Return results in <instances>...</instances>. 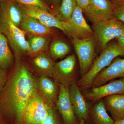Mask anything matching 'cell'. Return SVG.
<instances>
[{"label": "cell", "instance_id": "obj_2", "mask_svg": "<svg viewBox=\"0 0 124 124\" xmlns=\"http://www.w3.org/2000/svg\"><path fill=\"white\" fill-rule=\"evenodd\" d=\"M122 56H124V49L117 42L108 44L93 62L89 70L77 81V85L81 90L84 91L90 88L95 77L115 59Z\"/></svg>", "mask_w": 124, "mask_h": 124}, {"label": "cell", "instance_id": "obj_25", "mask_svg": "<svg viewBox=\"0 0 124 124\" xmlns=\"http://www.w3.org/2000/svg\"><path fill=\"white\" fill-rule=\"evenodd\" d=\"M59 115L55 106L49 104L48 114L41 124H64Z\"/></svg>", "mask_w": 124, "mask_h": 124}, {"label": "cell", "instance_id": "obj_26", "mask_svg": "<svg viewBox=\"0 0 124 124\" xmlns=\"http://www.w3.org/2000/svg\"><path fill=\"white\" fill-rule=\"evenodd\" d=\"M20 4L34 5L38 6L41 8L48 11H50V9L47 5L41 0H11Z\"/></svg>", "mask_w": 124, "mask_h": 124}, {"label": "cell", "instance_id": "obj_38", "mask_svg": "<svg viewBox=\"0 0 124 124\" xmlns=\"http://www.w3.org/2000/svg\"><path fill=\"white\" fill-rule=\"evenodd\" d=\"M42 0V1H43V2H44V0Z\"/></svg>", "mask_w": 124, "mask_h": 124}, {"label": "cell", "instance_id": "obj_11", "mask_svg": "<svg viewBox=\"0 0 124 124\" xmlns=\"http://www.w3.org/2000/svg\"><path fill=\"white\" fill-rule=\"evenodd\" d=\"M27 16L35 18L47 27L56 28L66 33L67 23L59 20L49 11L38 6L18 4Z\"/></svg>", "mask_w": 124, "mask_h": 124}, {"label": "cell", "instance_id": "obj_33", "mask_svg": "<svg viewBox=\"0 0 124 124\" xmlns=\"http://www.w3.org/2000/svg\"><path fill=\"white\" fill-rule=\"evenodd\" d=\"M114 124H124V118L115 122Z\"/></svg>", "mask_w": 124, "mask_h": 124}, {"label": "cell", "instance_id": "obj_10", "mask_svg": "<svg viewBox=\"0 0 124 124\" xmlns=\"http://www.w3.org/2000/svg\"><path fill=\"white\" fill-rule=\"evenodd\" d=\"M115 6L109 0H91L83 11L93 24L113 18Z\"/></svg>", "mask_w": 124, "mask_h": 124}, {"label": "cell", "instance_id": "obj_16", "mask_svg": "<svg viewBox=\"0 0 124 124\" xmlns=\"http://www.w3.org/2000/svg\"><path fill=\"white\" fill-rule=\"evenodd\" d=\"M107 111L115 122L124 118V94H115L103 99Z\"/></svg>", "mask_w": 124, "mask_h": 124}, {"label": "cell", "instance_id": "obj_27", "mask_svg": "<svg viewBox=\"0 0 124 124\" xmlns=\"http://www.w3.org/2000/svg\"><path fill=\"white\" fill-rule=\"evenodd\" d=\"M115 5L113 18L124 24V3H120Z\"/></svg>", "mask_w": 124, "mask_h": 124}, {"label": "cell", "instance_id": "obj_7", "mask_svg": "<svg viewBox=\"0 0 124 124\" xmlns=\"http://www.w3.org/2000/svg\"><path fill=\"white\" fill-rule=\"evenodd\" d=\"M83 12L82 9L77 6L70 19L66 22V33L72 38L84 39L94 36L93 31L86 23Z\"/></svg>", "mask_w": 124, "mask_h": 124}, {"label": "cell", "instance_id": "obj_8", "mask_svg": "<svg viewBox=\"0 0 124 124\" xmlns=\"http://www.w3.org/2000/svg\"><path fill=\"white\" fill-rule=\"evenodd\" d=\"M86 100L97 102L103 98L115 94H124V77L83 91Z\"/></svg>", "mask_w": 124, "mask_h": 124}, {"label": "cell", "instance_id": "obj_17", "mask_svg": "<svg viewBox=\"0 0 124 124\" xmlns=\"http://www.w3.org/2000/svg\"><path fill=\"white\" fill-rule=\"evenodd\" d=\"M20 27V29L26 33L35 36H45L53 34L51 28L41 23L36 19L24 16Z\"/></svg>", "mask_w": 124, "mask_h": 124}, {"label": "cell", "instance_id": "obj_20", "mask_svg": "<svg viewBox=\"0 0 124 124\" xmlns=\"http://www.w3.org/2000/svg\"><path fill=\"white\" fill-rule=\"evenodd\" d=\"M0 6L4 10L12 23L16 26H20L25 15L20 6L11 0H2Z\"/></svg>", "mask_w": 124, "mask_h": 124}, {"label": "cell", "instance_id": "obj_35", "mask_svg": "<svg viewBox=\"0 0 124 124\" xmlns=\"http://www.w3.org/2000/svg\"><path fill=\"white\" fill-rule=\"evenodd\" d=\"M89 120L85 121L84 124H90V123L89 122Z\"/></svg>", "mask_w": 124, "mask_h": 124}, {"label": "cell", "instance_id": "obj_15", "mask_svg": "<svg viewBox=\"0 0 124 124\" xmlns=\"http://www.w3.org/2000/svg\"><path fill=\"white\" fill-rule=\"evenodd\" d=\"M39 91L49 104L55 106L59 90V85L50 77L40 76L38 80Z\"/></svg>", "mask_w": 124, "mask_h": 124}, {"label": "cell", "instance_id": "obj_4", "mask_svg": "<svg viewBox=\"0 0 124 124\" xmlns=\"http://www.w3.org/2000/svg\"><path fill=\"white\" fill-rule=\"evenodd\" d=\"M92 29L96 42V47L102 50L112 40L124 33V24L114 18L93 23Z\"/></svg>", "mask_w": 124, "mask_h": 124}, {"label": "cell", "instance_id": "obj_9", "mask_svg": "<svg viewBox=\"0 0 124 124\" xmlns=\"http://www.w3.org/2000/svg\"><path fill=\"white\" fill-rule=\"evenodd\" d=\"M76 62L75 56L71 54L55 63L53 78L59 85L69 86L76 83L75 73Z\"/></svg>", "mask_w": 124, "mask_h": 124}, {"label": "cell", "instance_id": "obj_14", "mask_svg": "<svg viewBox=\"0 0 124 124\" xmlns=\"http://www.w3.org/2000/svg\"><path fill=\"white\" fill-rule=\"evenodd\" d=\"M69 94L75 115L79 121L89 120V104L81 90L76 84L69 86Z\"/></svg>", "mask_w": 124, "mask_h": 124}, {"label": "cell", "instance_id": "obj_22", "mask_svg": "<svg viewBox=\"0 0 124 124\" xmlns=\"http://www.w3.org/2000/svg\"><path fill=\"white\" fill-rule=\"evenodd\" d=\"M27 41L29 46L27 54L31 55H37L48 48L49 39L45 36H35Z\"/></svg>", "mask_w": 124, "mask_h": 124}, {"label": "cell", "instance_id": "obj_23", "mask_svg": "<svg viewBox=\"0 0 124 124\" xmlns=\"http://www.w3.org/2000/svg\"><path fill=\"white\" fill-rule=\"evenodd\" d=\"M70 50V46L64 41L57 40L51 43L50 47V57L54 60L64 57Z\"/></svg>", "mask_w": 124, "mask_h": 124}, {"label": "cell", "instance_id": "obj_12", "mask_svg": "<svg viewBox=\"0 0 124 124\" xmlns=\"http://www.w3.org/2000/svg\"><path fill=\"white\" fill-rule=\"evenodd\" d=\"M55 107L64 124H79L76 117L69 94V86L59 85V92Z\"/></svg>", "mask_w": 124, "mask_h": 124}, {"label": "cell", "instance_id": "obj_29", "mask_svg": "<svg viewBox=\"0 0 124 124\" xmlns=\"http://www.w3.org/2000/svg\"><path fill=\"white\" fill-rule=\"evenodd\" d=\"M76 1L77 5L84 10L88 6L91 0H76Z\"/></svg>", "mask_w": 124, "mask_h": 124}, {"label": "cell", "instance_id": "obj_21", "mask_svg": "<svg viewBox=\"0 0 124 124\" xmlns=\"http://www.w3.org/2000/svg\"><path fill=\"white\" fill-rule=\"evenodd\" d=\"M7 38L0 32V68L7 70L12 66L14 57Z\"/></svg>", "mask_w": 124, "mask_h": 124}, {"label": "cell", "instance_id": "obj_37", "mask_svg": "<svg viewBox=\"0 0 124 124\" xmlns=\"http://www.w3.org/2000/svg\"><path fill=\"white\" fill-rule=\"evenodd\" d=\"M0 124H4V123H0Z\"/></svg>", "mask_w": 124, "mask_h": 124}, {"label": "cell", "instance_id": "obj_18", "mask_svg": "<svg viewBox=\"0 0 124 124\" xmlns=\"http://www.w3.org/2000/svg\"><path fill=\"white\" fill-rule=\"evenodd\" d=\"M107 112L103 100H100L90 109L89 119L93 124H114L115 121Z\"/></svg>", "mask_w": 124, "mask_h": 124}, {"label": "cell", "instance_id": "obj_5", "mask_svg": "<svg viewBox=\"0 0 124 124\" xmlns=\"http://www.w3.org/2000/svg\"><path fill=\"white\" fill-rule=\"evenodd\" d=\"M72 44L78 58L81 77L90 69L96 56L94 37L86 39L72 38Z\"/></svg>", "mask_w": 124, "mask_h": 124}, {"label": "cell", "instance_id": "obj_31", "mask_svg": "<svg viewBox=\"0 0 124 124\" xmlns=\"http://www.w3.org/2000/svg\"><path fill=\"white\" fill-rule=\"evenodd\" d=\"M112 1L115 5L120 3H124V0H112Z\"/></svg>", "mask_w": 124, "mask_h": 124}, {"label": "cell", "instance_id": "obj_24", "mask_svg": "<svg viewBox=\"0 0 124 124\" xmlns=\"http://www.w3.org/2000/svg\"><path fill=\"white\" fill-rule=\"evenodd\" d=\"M77 5L76 0H62L59 9L60 14L57 18L63 22H68Z\"/></svg>", "mask_w": 124, "mask_h": 124}, {"label": "cell", "instance_id": "obj_36", "mask_svg": "<svg viewBox=\"0 0 124 124\" xmlns=\"http://www.w3.org/2000/svg\"><path fill=\"white\" fill-rule=\"evenodd\" d=\"M85 120H82L80 121L79 124H84Z\"/></svg>", "mask_w": 124, "mask_h": 124}, {"label": "cell", "instance_id": "obj_30", "mask_svg": "<svg viewBox=\"0 0 124 124\" xmlns=\"http://www.w3.org/2000/svg\"><path fill=\"white\" fill-rule=\"evenodd\" d=\"M117 42L124 49V33L120 36L116 38Z\"/></svg>", "mask_w": 124, "mask_h": 124}, {"label": "cell", "instance_id": "obj_19", "mask_svg": "<svg viewBox=\"0 0 124 124\" xmlns=\"http://www.w3.org/2000/svg\"><path fill=\"white\" fill-rule=\"evenodd\" d=\"M32 63L40 76L53 78L55 63L49 55L44 53L37 54L33 59Z\"/></svg>", "mask_w": 124, "mask_h": 124}, {"label": "cell", "instance_id": "obj_39", "mask_svg": "<svg viewBox=\"0 0 124 124\" xmlns=\"http://www.w3.org/2000/svg\"><path fill=\"white\" fill-rule=\"evenodd\" d=\"M1 0H0V1H1Z\"/></svg>", "mask_w": 124, "mask_h": 124}, {"label": "cell", "instance_id": "obj_1", "mask_svg": "<svg viewBox=\"0 0 124 124\" xmlns=\"http://www.w3.org/2000/svg\"><path fill=\"white\" fill-rule=\"evenodd\" d=\"M39 92L38 80L17 60L0 93V113L6 124H22L25 108Z\"/></svg>", "mask_w": 124, "mask_h": 124}, {"label": "cell", "instance_id": "obj_34", "mask_svg": "<svg viewBox=\"0 0 124 124\" xmlns=\"http://www.w3.org/2000/svg\"><path fill=\"white\" fill-rule=\"evenodd\" d=\"M0 123H4L6 124L4 117H3L1 114L0 113Z\"/></svg>", "mask_w": 124, "mask_h": 124}, {"label": "cell", "instance_id": "obj_13", "mask_svg": "<svg viewBox=\"0 0 124 124\" xmlns=\"http://www.w3.org/2000/svg\"><path fill=\"white\" fill-rule=\"evenodd\" d=\"M123 77H124V58L117 57L95 77L90 88L102 85L116 78Z\"/></svg>", "mask_w": 124, "mask_h": 124}, {"label": "cell", "instance_id": "obj_32", "mask_svg": "<svg viewBox=\"0 0 124 124\" xmlns=\"http://www.w3.org/2000/svg\"><path fill=\"white\" fill-rule=\"evenodd\" d=\"M51 2L54 6H58L60 0H51Z\"/></svg>", "mask_w": 124, "mask_h": 124}, {"label": "cell", "instance_id": "obj_3", "mask_svg": "<svg viewBox=\"0 0 124 124\" xmlns=\"http://www.w3.org/2000/svg\"><path fill=\"white\" fill-rule=\"evenodd\" d=\"M0 32L7 38L15 55L28 54L29 45L25 33L12 23L8 15L0 6Z\"/></svg>", "mask_w": 124, "mask_h": 124}, {"label": "cell", "instance_id": "obj_6", "mask_svg": "<svg viewBox=\"0 0 124 124\" xmlns=\"http://www.w3.org/2000/svg\"><path fill=\"white\" fill-rule=\"evenodd\" d=\"M49 104L39 91L32 98L23 113L22 124H41L48 114Z\"/></svg>", "mask_w": 124, "mask_h": 124}, {"label": "cell", "instance_id": "obj_28", "mask_svg": "<svg viewBox=\"0 0 124 124\" xmlns=\"http://www.w3.org/2000/svg\"><path fill=\"white\" fill-rule=\"evenodd\" d=\"M8 75L7 70L0 68V93L5 84Z\"/></svg>", "mask_w": 124, "mask_h": 124}]
</instances>
